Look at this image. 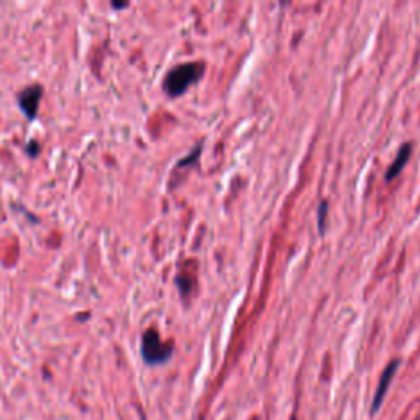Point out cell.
<instances>
[{
  "label": "cell",
  "instance_id": "obj_1",
  "mask_svg": "<svg viewBox=\"0 0 420 420\" xmlns=\"http://www.w3.org/2000/svg\"><path fill=\"white\" fill-rule=\"evenodd\" d=\"M206 66L202 62H182L166 73L163 79V90L168 97H180L202 77Z\"/></svg>",
  "mask_w": 420,
  "mask_h": 420
},
{
  "label": "cell",
  "instance_id": "obj_2",
  "mask_svg": "<svg viewBox=\"0 0 420 420\" xmlns=\"http://www.w3.org/2000/svg\"><path fill=\"white\" fill-rule=\"evenodd\" d=\"M173 342H163L160 332H158L156 328H148V330L141 335L140 355L141 360L148 366L168 363V361L173 358Z\"/></svg>",
  "mask_w": 420,
  "mask_h": 420
},
{
  "label": "cell",
  "instance_id": "obj_3",
  "mask_svg": "<svg viewBox=\"0 0 420 420\" xmlns=\"http://www.w3.org/2000/svg\"><path fill=\"white\" fill-rule=\"evenodd\" d=\"M43 95L45 87L40 82H33V84L23 87V89L16 92V106H18V110L22 112L23 117L28 122H33V120L38 117L40 103L43 101Z\"/></svg>",
  "mask_w": 420,
  "mask_h": 420
},
{
  "label": "cell",
  "instance_id": "obj_4",
  "mask_svg": "<svg viewBox=\"0 0 420 420\" xmlns=\"http://www.w3.org/2000/svg\"><path fill=\"white\" fill-rule=\"evenodd\" d=\"M399 366H401V361L393 360L388 366H386L384 371H382L381 378H380V382H378V388H376V391H374L371 409H369V412H371V415H374V414L378 412V410L381 409L382 402H384V397H386V394H388L389 386H391V382H393V380H394V374H396Z\"/></svg>",
  "mask_w": 420,
  "mask_h": 420
},
{
  "label": "cell",
  "instance_id": "obj_5",
  "mask_svg": "<svg viewBox=\"0 0 420 420\" xmlns=\"http://www.w3.org/2000/svg\"><path fill=\"white\" fill-rule=\"evenodd\" d=\"M410 153H412V145L406 143L404 147L399 149L396 160H394V163L388 168V173H386V181H393L394 177L399 176V173L404 169V166L407 164V161H409Z\"/></svg>",
  "mask_w": 420,
  "mask_h": 420
},
{
  "label": "cell",
  "instance_id": "obj_6",
  "mask_svg": "<svg viewBox=\"0 0 420 420\" xmlns=\"http://www.w3.org/2000/svg\"><path fill=\"white\" fill-rule=\"evenodd\" d=\"M201 149H202V147H195L193 153H189V155H187V156L184 158V160H181L180 163L176 164V169L184 168V166H189L190 163H194V161L199 158V155H201Z\"/></svg>",
  "mask_w": 420,
  "mask_h": 420
},
{
  "label": "cell",
  "instance_id": "obj_7",
  "mask_svg": "<svg viewBox=\"0 0 420 420\" xmlns=\"http://www.w3.org/2000/svg\"><path fill=\"white\" fill-rule=\"evenodd\" d=\"M25 151L30 158H36L41 153V145L36 140H30L27 147H25Z\"/></svg>",
  "mask_w": 420,
  "mask_h": 420
},
{
  "label": "cell",
  "instance_id": "obj_8",
  "mask_svg": "<svg viewBox=\"0 0 420 420\" xmlns=\"http://www.w3.org/2000/svg\"><path fill=\"white\" fill-rule=\"evenodd\" d=\"M325 215H327V202L323 201L319 207V225L320 232H323V225H325Z\"/></svg>",
  "mask_w": 420,
  "mask_h": 420
},
{
  "label": "cell",
  "instance_id": "obj_9",
  "mask_svg": "<svg viewBox=\"0 0 420 420\" xmlns=\"http://www.w3.org/2000/svg\"><path fill=\"white\" fill-rule=\"evenodd\" d=\"M110 7L114 8V10H123V8L130 7V3H128V2H117V0H114V2H110Z\"/></svg>",
  "mask_w": 420,
  "mask_h": 420
},
{
  "label": "cell",
  "instance_id": "obj_10",
  "mask_svg": "<svg viewBox=\"0 0 420 420\" xmlns=\"http://www.w3.org/2000/svg\"><path fill=\"white\" fill-rule=\"evenodd\" d=\"M291 420H297V417H296V415H294V417H293V419H291Z\"/></svg>",
  "mask_w": 420,
  "mask_h": 420
}]
</instances>
